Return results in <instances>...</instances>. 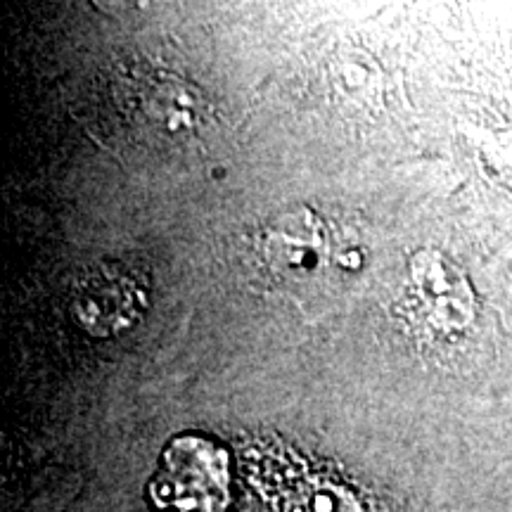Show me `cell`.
Returning a JSON list of instances; mask_svg holds the SVG:
<instances>
[{
  "instance_id": "6da1fadb",
  "label": "cell",
  "mask_w": 512,
  "mask_h": 512,
  "mask_svg": "<svg viewBox=\"0 0 512 512\" xmlns=\"http://www.w3.org/2000/svg\"><path fill=\"white\" fill-rule=\"evenodd\" d=\"M152 496L174 512H223L228 505V456L202 437H178L166 446Z\"/></svg>"
},
{
  "instance_id": "7a4b0ae2",
  "label": "cell",
  "mask_w": 512,
  "mask_h": 512,
  "mask_svg": "<svg viewBox=\"0 0 512 512\" xmlns=\"http://www.w3.org/2000/svg\"><path fill=\"white\" fill-rule=\"evenodd\" d=\"M150 287L143 271L126 261H100L79 280L72 311L76 323L95 337H114L143 318Z\"/></svg>"
},
{
  "instance_id": "3957f363",
  "label": "cell",
  "mask_w": 512,
  "mask_h": 512,
  "mask_svg": "<svg viewBox=\"0 0 512 512\" xmlns=\"http://www.w3.org/2000/svg\"><path fill=\"white\" fill-rule=\"evenodd\" d=\"M408 278L422 316L444 337L463 335L477 318V294L467 273L437 247L415 249Z\"/></svg>"
},
{
  "instance_id": "277c9868",
  "label": "cell",
  "mask_w": 512,
  "mask_h": 512,
  "mask_svg": "<svg viewBox=\"0 0 512 512\" xmlns=\"http://www.w3.org/2000/svg\"><path fill=\"white\" fill-rule=\"evenodd\" d=\"M261 254L275 273L311 278L330 256L328 228L316 211L297 204L271 216L261 230Z\"/></svg>"
},
{
  "instance_id": "5b68a950",
  "label": "cell",
  "mask_w": 512,
  "mask_h": 512,
  "mask_svg": "<svg viewBox=\"0 0 512 512\" xmlns=\"http://www.w3.org/2000/svg\"><path fill=\"white\" fill-rule=\"evenodd\" d=\"M140 110L145 119L169 136H188L207 119V100L188 81L174 74H150L140 83Z\"/></svg>"
}]
</instances>
